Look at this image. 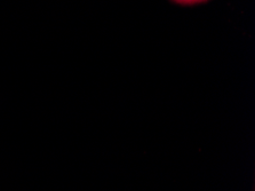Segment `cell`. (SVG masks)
I'll list each match as a JSON object with an SVG mask.
<instances>
[{"label":"cell","instance_id":"cell-1","mask_svg":"<svg viewBox=\"0 0 255 191\" xmlns=\"http://www.w3.org/2000/svg\"><path fill=\"white\" fill-rule=\"evenodd\" d=\"M172 1L179 3V5L192 6V5H197V3L206 2V1H208V0H172Z\"/></svg>","mask_w":255,"mask_h":191}]
</instances>
